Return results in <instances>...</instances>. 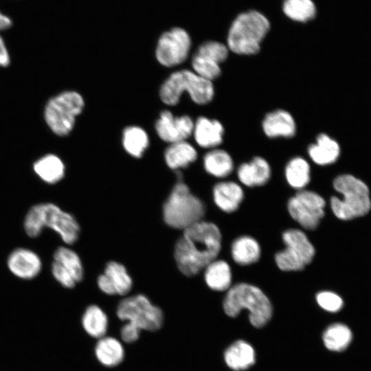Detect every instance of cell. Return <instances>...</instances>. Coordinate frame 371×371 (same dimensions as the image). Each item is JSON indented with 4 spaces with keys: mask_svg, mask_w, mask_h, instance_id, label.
<instances>
[{
    "mask_svg": "<svg viewBox=\"0 0 371 371\" xmlns=\"http://www.w3.org/2000/svg\"><path fill=\"white\" fill-rule=\"evenodd\" d=\"M282 9L289 18L299 22H307L316 14L312 0H284Z\"/></svg>",
    "mask_w": 371,
    "mask_h": 371,
    "instance_id": "cell-33",
    "label": "cell"
},
{
    "mask_svg": "<svg viewBox=\"0 0 371 371\" xmlns=\"http://www.w3.org/2000/svg\"><path fill=\"white\" fill-rule=\"evenodd\" d=\"M203 166L208 174L218 178H224L232 172L234 161L225 150L215 148L210 149L204 155Z\"/></svg>",
    "mask_w": 371,
    "mask_h": 371,
    "instance_id": "cell-24",
    "label": "cell"
},
{
    "mask_svg": "<svg viewBox=\"0 0 371 371\" xmlns=\"http://www.w3.org/2000/svg\"><path fill=\"white\" fill-rule=\"evenodd\" d=\"M141 330L135 324L127 322L121 328V338L126 343H133L138 339Z\"/></svg>",
    "mask_w": 371,
    "mask_h": 371,
    "instance_id": "cell-37",
    "label": "cell"
},
{
    "mask_svg": "<svg viewBox=\"0 0 371 371\" xmlns=\"http://www.w3.org/2000/svg\"><path fill=\"white\" fill-rule=\"evenodd\" d=\"M271 174L269 164L260 156L254 157L249 161L241 164L237 169L239 181L248 187L265 185L269 180Z\"/></svg>",
    "mask_w": 371,
    "mask_h": 371,
    "instance_id": "cell-18",
    "label": "cell"
},
{
    "mask_svg": "<svg viewBox=\"0 0 371 371\" xmlns=\"http://www.w3.org/2000/svg\"><path fill=\"white\" fill-rule=\"evenodd\" d=\"M194 124L189 115L174 116L171 111L164 110L160 113L155 128L161 140L172 144L186 141L192 135Z\"/></svg>",
    "mask_w": 371,
    "mask_h": 371,
    "instance_id": "cell-14",
    "label": "cell"
},
{
    "mask_svg": "<svg viewBox=\"0 0 371 371\" xmlns=\"http://www.w3.org/2000/svg\"><path fill=\"white\" fill-rule=\"evenodd\" d=\"M196 52L212 58L220 65L227 60L229 55L227 46L215 41L203 43Z\"/></svg>",
    "mask_w": 371,
    "mask_h": 371,
    "instance_id": "cell-35",
    "label": "cell"
},
{
    "mask_svg": "<svg viewBox=\"0 0 371 371\" xmlns=\"http://www.w3.org/2000/svg\"><path fill=\"white\" fill-rule=\"evenodd\" d=\"M7 265L13 275L24 280L36 277L42 268L38 255L26 248H18L12 251L8 258Z\"/></svg>",
    "mask_w": 371,
    "mask_h": 371,
    "instance_id": "cell-15",
    "label": "cell"
},
{
    "mask_svg": "<svg viewBox=\"0 0 371 371\" xmlns=\"http://www.w3.org/2000/svg\"><path fill=\"white\" fill-rule=\"evenodd\" d=\"M204 214L203 203L182 181L175 185L163 207L165 223L175 229H185L202 221Z\"/></svg>",
    "mask_w": 371,
    "mask_h": 371,
    "instance_id": "cell-7",
    "label": "cell"
},
{
    "mask_svg": "<svg viewBox=\"0 0 371 371\" xmlns=\"http://www.w3.org/2000/svg\"><path fill=\"white\" fill-rule=\"evenodd\" d=\"M196 148L187 141L170 144L164 152V159L168 166L173 170L188 167L197 158Z\"/></svg>",
    "mask_w": 371,
    "mask_h": 371,
    "instance_id": "cell-22",
    "label": "cell"
},
{
    "mask_svg": "<svg viewBox=\"0 0 371 371\" xmlns=\"http://www.w3.org/2000/svg\"><path fill=\"white\" fill-rule=\"evenodd\" d=\"M38 177L44 182L54 184L60 181L65 175V165L55 155L49 154L38 159L33 166Z\"/></svg>",
    "mask_w": 371,
    "mask_h": 371,
    "instance_id": "cell-25",
    "label": "cell"
},
{
    "mask_svg": "<svg viewBox=\"0 0 371 371\" xmlns=\"http://www.w3.org/2000/svg\"><path fill=\"white\" fill-rule=\"evenodd\" d=\"M12 25V19L0 11V32L10 28Z\"/></svg>",
    "mask_w": 371,
    "mask_h": 371,
    "instance_id": "cell-39",
    "label": "cell"
},
{
    "mask_svg": "<svg viewBox=\"0 0 371 371\" xmlns=\"http://www.w3.org/2000/svg\"><path fill=\"white\" fill-rule=\"evenodd\" d=\"M322 340L326 348L333 352L346 350L352 340L350 328L342 323H334L328 326L323 333Z\"/></svg>",
    "mask_w": 371,
    "mask_h": 371,
    "instance_id": "cell-28",
    "label": "cell"
},
{
    "mask_svg": "<svg viewBox=\"0 0 371 371\" xmlns=\"http://www.w3.org/2000/svg\"><path fill=\"white\" fill-rule=\"evenodd\" d=\"M285 177L288 183L293 188L301 190L311 180L308 162L300 156L291 158L285 167Z\"/></svg>",
    "mask_w": 371,
    "mask_h": 371,
    "instance_id": "cell-31",
    "label": "cell"
},
{
    "mask_svg": "<svg viewBox=\"0 0 371 371\" xmlns=\"http://www.w3.org/2000/svg\"><path fill=\"white\" fill-rule=\"evenodd\" d=\"M95 355L102 365L114 367L123 361L124 349L122 343L116 338L104 336L98 339L96 343Z\"/></svg>",
    "mask_w": 371,
    "mask_h": 371,
    "instance_id": "cell-23",
    "label": "cell"
},
{
    "mask_svg": "<svg viewBox=\"0 0 371 371\" xmlns=\"http://www.w3.org/2000/svg\"><path fill=\"white\" fill-rule=\"evenodd\" d=\"M84 106V99L79 93L74 91L60 93L47 103L44 111L45 122L54 134L66 136L73 130L76 117Z\"/></svg>",
    "mask_w": 371,
    "mask_h": 371,
    "instance_id": "cell-8",
    "label": "cell"
},
{
    "mask_svg": "<svg viewBox=\"0 0 371 371\" xmlns=\"http://www.w3.org/2000/svg\"><path fill=\"white\" fill-rule=\"evenodd\" d=\"M307 153L311 159L319 166H327L335 163L339 157V144L326 133L319 134L315 142L307 148Z\"/></svg>",
    "mask_w": 371,
    "mask_h": 371,
    "instance_id": "cell-19",
    "label": "cell"
},
{
    "mask_svg": "<svg viewBox=\"0 0 371 371\" xmlns=\"http://www.w3.org/2000/svg\"><path fill=\"white\" fill-rule=\"evenodd\" d=\"M193 71L201 77L213 81L221 74V65L211 58L195 52L192 58Z\"/></svg>",
    "mask_w": 371,
    "mask_h": 371,
    "instance_id": "cell-34",
    "label": "cell"
},
{
    "mask_svg": "<svg viewBox=\"0 0 371 371\" xmlns=\"http://www.w3.org/2000/svg\"><path fill=\"white\" fill-rule=\"evenodd\" d=\"M10 63V55L3 38L0 35V67H7Z\"/></svg>",
    "mask_w": 371,
    "mask_h": 371,
    "instance_id": "cell-38",
    "label": "cell"
},
{
    "mask_svg": "<svg viewBox=\"0 0 371 371\" xmlns=\"http://www.w3.org/2000/svg\"><path fill=\"white\" fill-rule=\"evenodd\" d=\"M333 185L341 195V198L334 196L330 199L331 210L337 218L349 221L370 212V190L362 180L350 174H343L335 178Z\"/></svg>",
    "mask_w": 371,
    "mask_h": 371,
    "instance_id": "cell-3",
    "label": "cell"
},
{
    "mask_svg": "<svg viewBox=\"0 0 371 371\" xmlns=\"http://www.w3.org/2000/svg\"><path fill=\"white\" fill-rule=\"evenodd\" d=\"M231 252L235 262L240 265H248L258 260L260 247L254 238L243 236L236 238L232 243Z\"/></svg>",
    "mask_w": 371,
    "mask_h": 371,
    "instance_id": "cell-26",
    "label": "cell"
},
{
    "mask_svg": "<svg viewBox=\"0 0 371 371\" xmlns=\"http://www.w3.org/2000/svg\"><path fill=\"white\" fill-rule=\"evenodd\" d=\"M23 226L25 233L31 238L39 236L45 227L50 228L69 245L74 243L80 234V226L76 218L51 203L33 205L25 217Z\"/></svg>",
    "mask_w": 371,
    "mask_h": 371,
    "instance_id": "cell-2",
    "label": "cell"
},
{
    "mask_svg": "<svg viewBox=\"0 0 371 371\" xmlns=\"http://www.w3.org/2000/svg\"><path fill=\"white\" fill-rule=\"evenodd\" d=\"M52 264L54 278L65 288L71 289L83 278V267L79 256L72 249L60 247L54 252Z\"/></svg>",
    "mask_w": 371,
    "mask_h": 371,
    "instance_id": "cell-13",
    "label": "cell"
},
{
    "mask_svg": "<svg viewBox=\"0 0 371 371\" xmlns=\"http://www.w3.org/2000/svg\"><path fill=\"white\" fill-rule=\"evenodd\" d=\"M216 205L225 212L236 211L244 196L241 187L233 181H222L216 183L213 189Z\"/></svg>",
    "mask_w": 371,
    "mask_h": 371,
    "instance_id": "cell-21",
    "label": "cell"
},
{
    "mask_svg": "<svg viewBox=\"0 0 371 371\" xmlns=\"http://www.w3.org/2000/svg\"><path fill=\"white\" fill-rule=\"evenodd\" d=\"M205 280L214 291L228 289L232 282V273L229 265L222 260H214L205 268Z\"/></svg>",
    "mask_w": 371,
    "mask_h": 371,
    "instance_id": "cell-27",
    "label": "cell"
},
{
    "mask_svg": "<svg viewBox=\"0 0 371 371\" xmlns=\"http://www.w3.org/2000/svg\"><path fill=\"white\" fill-rule=\"evenodd\" d=\"M122 145L130 155L139 158L149 146V137L144 128L137 126H127L122 133Z\"/></svg>",
    "mask_w": 371,
    "mask_h": 371,
    "instance_id": "cell-30",
    "label": "cell"
},
{
    "mask_svg": "<svg viewBox=\"0 0 371 371\" xmlns=\"http://www.w3.org/2000/svg\"><path fill=\"white\" fill-rule=\"evenodd\" d=\"M184 92L188 93L194 103L205 105L213 100L214 87L212 81L194 71L181 69L172 73L165 80L159 89V97L164 104L174 106L179 102Z\"/></svg>",
    "mask_w": 371,
    "mask_h": 371,
    "instance_id": "cell-6",
    "label": "cell"
},
{
    "mask_svg": "<svg viewBox=\"0 0 371 371\" xmlns=\"http://www.w3.org/2000/svg\"><path fill=\"white\" fill-rule=\"evenodd\" d=\"M118 318L132 323L141 330L155 331L161 328L164 314L158 306L153 304L144 295L127 297L118 304L116 311Z\"/></svg>",
    "mask_w": 371,
    "mask_h": 371,
    "instance_id": "cell-9",
    "label": "cell"
},
{
    "mask_svg": "<svg viewBox=\"0 0 371 371\" xmlns=\"http://www.w3.org/2000/svg\"><path fill=\"white\" fill-rule=\"evenodd\" d=\"M265 135L271 139L291 138L297 131L296 122L293 115L284 109H276L265 115L262 121Z\"/></svg>",
    "mask_w": 371,
    "mask_h": 371,
    "instance_id": "cell-16",
    "label": "cell"
},
{
    "mask_svg": "<svg viewBox=\"0 0 371 371\" xmlns=\"http://www.w3.org/2000/svg\"><path fill=\"white\" fill-rule=\"evenodd\" d=\"M191 39L182 28L175 27L159 38L155 51L157 61L167 67L182 64L188 57Z\"/></svg>",
    "mask_w": 371,
    "mask_h": 371,
    "instance_id": "cell-12",
    "label": "cell"
},
{
    "mask_svg": "<svg viewBox=\"0 0 371 371\" xmlns=\"http://www.w3.org/2000/svg\"><path fill=\"white\" fill-rule=\"evenodd\" d=\"M326 201L319 194L300 190L291 197L287 204L291 216L302 227L313 230L324 216Z\"/></svg>",
    "mask_w": 371,
    "mask_h": 371,
    "instance_id": "cell-11",
    "label": "cell"
},
{
    "mask_svg": "<svg viewBox=\"0 0 371 371\" xmlns=\"http://www.w3.org/2000/svg\"><path fill=\"white\" fill-rule=\"evenodd\" d=\"M224 360L227 366L234 371L245 370L256 361L255 350L248 342L237 340L225 350Z\"/></svg>",
    "mask_w": 371,
    "mask_h": 371,
    "instance_id": "cell-20",
    "label": "cell"
},
{
    "mask_svg": "<svg viewBox=\"0 0 371 371\" xmlns=\"http://www.w3.org/2000/svg\"><path fill=\"white\" fill-rule=\"evenodd\" d=\"M316 301L322 309L330 313H336L344 306L342 298L338 294L329 291L318 293L316 295Z\"/></svg>",
    "mask_w": 371,
    "mask_h": 371,
    "instance_id": "cell-36",
    "label": "cell"
},
{
    "mask_svg": "<svg viewBox=\"0 0 371 371\" xmlns=\"http://www.w3.org/2000/svg\"><path fill=\"white\" fill-rule=\"evenodd\" d=\"M285 249L277 253L275 260L282 271H300L309 264L314 256L315 248L305 234L297 229H289L282 234Z\"/></svg>",
    "mask_w": 371,
    "mask_h": 371,
    "instance_id": "cell-10",
    "label": "cell"
},
{
    "mask_svg": "<svg viewBox=\"0 0 371 371\" xmlns=\"http://www.w3.org/2000/svg\"><path fill=\"white\" fill-rule=\"evenodd\" d=\"M104 274L107 277L115 295H124L131 289L133 282L125 267L115 261L109 262Z\"/></svg>",
    "mask_w": 371,
    "mask_h": 371,
    "instance_id": "cell-32",
    "label": "cell"
},
{
    "mask_svg": "<svg viewBox=\"0 0 371 371\" xmlns=\"http://www.w3.org/2000/svg\"><path fill=\"white\" fill-rule=\"evenodd\" d=\"M223 310L229 317L238 316L240 311L247 309L252 326L261 328L270 320L273 308L267 295L258 287L246 283L231 287L223 301Z\"/></svg>",
    "mask_w": 371,
    "mask_h": 371,
    "instance_id": "cell-4",
    "label": "cell"
},
{
    "mask_svg": "<svg viewBox=\"0 0 371 371\" xmlns=\"http://www.w3.org/2000/svg\"><path fill=\"white\" fill-rule=\"evenodd\" d=\"M221 248V234L213 223L200 221L183 229L177 241L174 256L186 276L199 273L216 259Z\"/></svg>",
    "mask_w": 371,
    "mask_h": 371,
    "instance_id": "cell-1",
    "label": "cell"
},
{
    "mask_svg": "<svg viewBox=\"0 0 371 371\" xmlns=\"http://www.w3.org/2000/svg\"><path fill=\"white\" fill-rule=\"evenodd\" d=\"M269 28V21L260 12L250 10L241 13L229 30L227 46L236 54L254 55L259 52Z\"/></svg>",
    "mask_w": 371,
    "mask_h": 371,
    "instance_id": "cell-5",
    "label": "cell"
},
{
    "mask_svg": "<svg viewBox=\"0 0 371 371\" xmlns=\"http://www.w3.org/2000/svg\"><path fill=\"white\" fill-rule=\"evenodd\" d=\"M224 133L223 124L216 119L200 116L194 122L192 135L201 148H217L223 141Z\"/></svg>",
    "mask_w": 371,
    "mask_h": 371,
    "instance_id": "cell-17",
    "label": "cell"
},
{
    "mask_svg": "<svg viewBox=\"0 0 371 371\" xmlns=\"http://www.w3.org/2000/svg\"><path fill=\"white\" fill-rule=\"evenodd\" d=\"M82 325L85 332L92 337L100 339L105 336L109 325L107 315L97 305L89 306L82 317Z\"/></svg>",
    "mask_w": 371,
    "mask_h": 371,
    "instance_id": "cell-29",
    "label": "cell"
}]
</instances>
